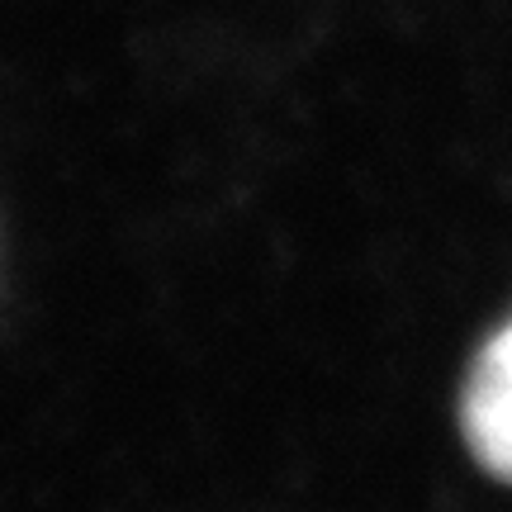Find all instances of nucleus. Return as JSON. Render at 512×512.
<instances>
[{"label":"nucleus","mask_w":512,"mask_h":512,"mask_svg":"<svg viewBox=\"0 0 512 512\" xmlns=\"http://www.w3.org/2000/svg\"><path fill=\"white\" fill-rule=\"evenodd\" d=\"M460 427L479 465L512 484V323L479 351L460 399Z\"/></svg>","instance_id":"obj_1"}]
</instances>
